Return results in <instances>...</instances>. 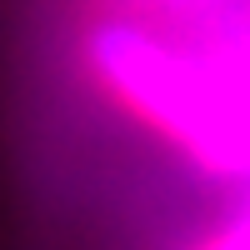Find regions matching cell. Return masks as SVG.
I'll return each mask as SVG.
<instances>
[{
	"label": "cell",
	"mask_w": 250,
	"mask_h": 250,
	"mask_svg": "<svg viewBox=\"0 0 250 250\" xmlns=\"http://www.w3.org/2000/svg\"><path fill=\"white\" fill-rule=\"evenodd\" d=\"M80 90L145 145L215 190H250V15L170 30L80 5L70 40Z\"/></svg>",
	"instance_id": "obj_1"
},
{
	"label": "cell",
	"mask_w": 250,
	"mask_h": 250,
	"mask_svg": "<svg viewBox=\"0 0 250 250\" xmlns=\"http://www.w3.org/2000/svg\"><path fill=\"white\" fill-rule=\"evenodd\" d=\"M175 250H250V190L220 195L215 210L205 215Z\"/></svg>",
	"instance_id": "obj_3"
},
{
	"label": "cell",
	"mask_w": 250,
	"mask_h": 250,
	"mask_svg": "<svg viewBox=\"0 0 250 250\" xmlns=\"http://www.w3.org/2000/svg\"><path fill=\"white\" fill-rule=\"evenodd\" d=\"M85 5H110L125 15L155 20V25H170V30H200V25L250 15V0H85Z\"/></svg>",
	"instance_id": "obj_2"
}]
</instances>
